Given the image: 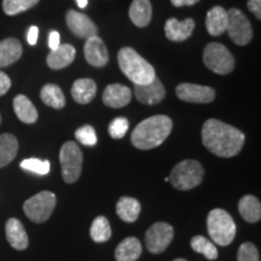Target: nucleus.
Here are the masks:
<instances>
[{
    "label": "nucleus",
    "instance_id": "393cba45",
    "mask_svg": "<svg viewBox=\"0 0 261 261\" xmlns=\"http://www.w3.org/2000/svg\"><path fill=\"white\" fill-rule=\"evenodd\" d=\"M238 211L247 223L254 224L261 219V204L255 196L246 195L238 202Z\"/></svg>",
    "mask_w": 261,
    "mask_h": 261
},
{
    "label": "nucleus",
    "instance_id": "58836bf2",
    "mask_svg": "<svg viewBox=\"0 0 261 261\" xmlns=\"http://www.w3.org/2000/svg\"><path fill=\"white\" fill-rule=\"evenodd\" d=\"M38 35H39V29H38V27H35V25H33V27L29 28L28 34H27L28 44L32 45V46H34V45L37 44V41H38Z\"/></svg>",
    "mask_w": 261,
    "mask_h": 261
},
{
    "label": "nucleus",
    "instance_id": "2eb2a0df",
    "mask_svg": "<svg viewBox=\"0 0 261 261\" xmlns=\"http://www.w3.org/2000/svg\"><path fill=\"white\" fill-rule=\"evenodd\" d=\"M195 29V21L192 18H187L180 22L177 18L167 19L165 24V33L168 40L180 42L191 37Z\"/></svg>",
    "mask_w": 261,
    "mask_h": 261
},
{
    "label": "nucleus",
    "instance_id": "37998d69",
    "mask_svg": "<svg viewBox=\"0 0 261 261\" xmlns=\"http://www.w3.org/2000/svg\"><path fill=\"white\" fill-rule=\"evenodd\" d=\"M0 123H2V115H0Z\"/></svg>",
    "mask_w": 261,
    "mask_h": 261
},
{
    "label": "nucleus",
    "instance_id": "c9c22d12",
    "mask_svg": "<svg viewBox=\"0 0 261 261\" xmlns=\"http://www.w3.org/2000/svg\"><path fill=\"white\" fill-rule=\"evenodd\" d=\"M247 6L257 19H261V0H248Z\"/></svg>",
    "mask_w": 261,
    "mask_h": 261
},
{
    "label": "nucleus",
    "instance_id": "20e7f679",
    "mask_svg": "<svg viewBox=\"0 0 261 261\" xmlns=\"http://www.w3.org/2000/svg\"><path fill=\"white\" fill-rule=\"evenodd\" d=\"M207 228L212 241L221 247L232 243L236 236V224L232 217L221 208H215L208 214Z\"/></svg>",
    "mask_w": 261,
    "mask_h": 261
},
{
    "label": "nucleus",
    "instance_id": "7c9ffc66",
    "mask_svg": "<svg viewBox=\"0 0 261 261\" xmlns=\"http://www.w3.org/2000/svg\"><path fill=\"white\" fill-rule=\"evenodd\" d=\"M39 3V0H3V10L6 15L15 16L27 11Z\"/></svg>",
    "mask_w": 261,
    "mask_h": 261
},
{
    "label": "nucleus",
    "instance_id": "cd10ccee",
    "mask_svg": "<svg viewBox=\"0 0 261 261\" xmlns=\"http://www.w3.org/2000/svg\"><path fill=\"white\" fill-rule=\"evenodd\" d=\"M41 100L47 107L54 109H62L65 106V97L61 87L55 84H46L40 91Z\"/></svg>",
    "mask_w": 261,
    "mask_h": 261
},
{
    "label": "nucleus",
    "instance_id": "f3484780",
    "mask_svg": "<svg viewBox=\"0 0 261 261\" xmlns=\"http://www.w3.org/2000/svg\"><path fill=\"white\" fill-rule=\"evenodd\" d=\"M5 231L6 238H8V242L10 243V246L17 250L27 249L29 244L28 234L25 232V228L21 221L16 219V218H10V219L6 221Z\"/></svg>",
    "mask_w": 261,
    "mask_h": 261
},
{
    "label": "nucleus",
    "instance_id": "4be33fe9",
    "mask_svg": "<svg viewBox=\"0 0 261 261\" xmlns=\"http://www.w3.org/2000/svg\"><path fill=\"white\" fill-rule=\"evenodd\" d=\"M142 205L137 198L122 196L116 203V213L125 223H135L138 219Z\"/></svg>",
    "mask_w": 261,
    "mask_h": 261
},
{
    "label": "nucleus",
    "instance_id": "a878e982",
    "mask_svg": "<svg viewBox=\"0 0 261 261\" xmlns=\"http://www.w3.org/2000/svg\"><path fill=\"white\" fill-rule=\"evenodd\" d=\"M14 110L18 119L22 122L28 123V125L34 123L38 120L37 108L34 107V104L24 94H18V96L15 97Z\"/></svg>",
    "mask_w": 261,
    "mask_h": 261
},
{
    "label": "nucleus",
    "instance_id": "2f4dec72",
    "mask_svg": "<svg viewBox=\"0 0 261 261\" xmlns=\"http://www.w3.org/2000/svg\"><path fill=\"white\" fill-rule=\"evenodd\" d=\"M19 166H21L22 169H25V171L32 173H37L39 175H46L51 169L50 161H47V160H44V161H42V160L39 159L23 160Z\"/></svg>",
    "mask_w": 261,
    "mask_h": 261
},
{
    "label": "nucleus",
    "instance_id": "f8f14e48",
    "mask_svg": "<svg viewBox=\"0 0 261 261\" xmlns=\"http://www.w3.org/2000/svg\"><path fill=\"white\" fill-rule=\"evenodd\" d=\"M68 28L74 35L81 39H89L94 35H98V27L89 16L83 12L69 10L65 16Z\"/></svg>",
    "mask_w": 261,
    "mask_h": 261
},
{
    "label": "nucleus",
    "instance_id": "412c9836",
    "mask_svg": "<svg viewBox=\"0 0 261 261\" xmlns=\"http://www.w3.org/2000/svg\"><path fill=\"white\" fill-rule=\"evenodd\" d=\"M152 8L150 0H133L129 6V18L137 27L144 28L150 23Z\"/></svg>",
    "mask_w": 261,
    "mask_h": 261
},
{
    "label": "nucleus",
    "instance_id": "dca6fc26",
    "mask_svg": "<svg viewBox=\"0 0 261 261\" xmlns=\"http://www.w3.org/2000/svg\"><path fill=\"white\" fill-rule=\"evenodd\" d=\"M132 99L130 90L125 85L121 84H112L108 85L103 93V103L109 108H119L126 107Z\"/></svg>",
    "mask_w": 261,
    "mask_h": 261
},
{
    "label": "nucleus",
    "instance_id": "f03ea898",
    "mask_svg": "<svg viewBox=\"0 0 261 261\" xmlns=\"http://www.w3.org/2000/svg\"><path fill=\"white\" fill-rule=\"evenodd\" d=\"M173 122L166 115H155L143 120L130 135V142L140 150H150L161 145L172 132Z\"/></svg>",
    "mask_w": 261,
    "mask_h": 261
},
{
    "label": "nucleus",
    "instance_id": "79ce46f5",
    "mask_svg": "<svg viewBox=\"0 0 261 261\" xmlns=\"http://www.w3.org/2000/svg\"><path fill=\"white\" fill-rule=\"evenodd\" d=\"M173 261H188V260H185V259H181V257H179V259H175V260H173Z\"/></svg>",
    "mask_w": 261,
    "mask_h": 261
},
{
    "label": "nucleus",
    "instance_id": "a211bd4d",
    "mask_svg": "<svg viewBox=\"0 0 261 261\" xmlns=\"http://www.w3.org/2000/svg\"><path fill=\"white\" fill-rule=\"evenodd\" d=\"M75 55H76V51H75V48L71 45H60L57 48H55V50H52L48 54L46 63L54 70L63 69V68L73 63V61L75 60Z\"/></svg>",
    "mask_w": 261,
    "mask_h": 261
},
{
    "label": "nucleus",
    "instance_id": "ea45409f",
    "mask_svg": "<svg viewBox=\"0 0 261 261\" xmlns=\"http://www.w3.org/2000/svg\"><path fill=\"white\" fill-rule=\"evenodd\" d=\"M200 0H171V3L175 8H181V6H191L197 4Z\"/></svg>",
    "mask_w": 261,
    "mask_h": 261
},
{
    "label": "nucleus",
    "instance_id": "0eeeda50",
    "mask_svg": "<svg viewBox=\"0 0 261 261\" xmlns=\"http://www.w3.org/2000/svg\"><path fill=\"white\" fill-rule=\"evenodd\" d=\"M203 62L208 69L219 75L230 74L236 64L232 54L219 42H210L204 47Z\"/></svg>",
    "mask_w": 261,
    "mask_h": 261
},
{
    "label": "nucleus",
    "instance_id": "f704fd0d",
    "mask_svg": "<svg viewBox=\"0 0 261 261\" xmlns=\"http://www.w3.org/2000/svg\"><path fill=\"white\" fill-rule=\"evenodd\" d=\"M237 261H260V255L253 243L246 242L238 248Z\"/></svg>",
    "mask_w": 261,
    "mask_h": 261
},
{
    "label": "nucleus",
    "instance_id": "473e14b6",
    "mask_svg": "<svg viewBox=\"0 0 261 261\" xmlns=\"http://www.w3.org/2000/svg\"><path fill=\"white\" fill-rule=\"evenodd\" d=\"M75 137H76V139L79 140L81 144L86 146H93L96 145L98 142L96 130H94L93 127L90 125L77 128L76 132H75Z\"/></svg>",
    "mask_w": 261,
    "mask_h": 261
},
{
    "label": "nucleus",
    "instance_id": "423d86ee",
    "mask_svg": "<svg viewBox=\"0 0 261 261\" xmlns=\"http://www.w3.org/2000/svg\"><path fill=\"white\" fill-rule=\"evenodd\" d=\"M56 195L51 191H41L28 198L23 204L24 214L33 223H45L56 208Z\"/></svg>",
    "mask_w": 261,
    "mask_h": 261
},
{
    "label": "nucleus",
    "instance_id": "9d476101",
    "mask_svg": "<svg viewBox=\"0 0 261 261\" xmlns=\"http://www.w3.org/2000/svg\"><path fill=\"white\" fill-rule=\"evenodd\" d=\"M174 237V230L168 223L152 224L145 233V246L152 254H161L169 247Z\"/></svg>",
    "mask_w": 261,
    "mask_h": 261
},
{
    "label": "nucleus",
    "instance_id": "6ab92c4d",
    "mask_svg": "<svg viewBox=\"0 0 261 261\" xmlns=\"http://www.w3.org/2000/svg\"><path fill=\"white\" fill-rule=\"evenodd\" d=\"M227 27V11L221 6H214L207 12L205 17V28L213 37L221 35L226 32Z\"/></svg>",
    "mask_w": 261,
    "mask_h": 261
},
{
    "label": "nucleus",
    "instance_id": "b1692460",
    "mask_svg": "<svg viewBox=\"0 0 261 261\" xmlns=\"http://www.w3.org/2000/svg\"><path fill=\"white\" fill-rule=\"evenodd\" d=\"M97 85L92 79H79L73 84L71 96L79 104H89L96 97Z\"/></svg>",
    "mask_w": 261,
    "mask_h": 261
},
{
    "label": "nucleus",
    "instance_id": "ddd939ff",
    "mask_svg": "<svg viewBox=\"0 0 261 261\" xmlns=\"http://www.w3.org/2000/svg\"><path fill=\"white\" fill-rule=\"evenodd\" d=\"M135 94L138 102L145 106H155L161 103L166 97V90L161 81L158 77L150 84L136 85Z\"/></svg>",
    "mask_w": 261,
    "mask_h": 261
},
{
    "label": "nucleus",
    "instance_id": "5701e85b",
    "mask_svg": "<svg viewBox=\"0 0 261 261\" xmlns=\"http://www.w3.org/2000/svg\"><path fill=\"white\" fill-rule=\"evenodd\" d=\"M142 255V244L136 237H127L115 249L116 261H137Z\"/></svg>",
    "mask_w": 261,
    "mask_h": 261
},
{
    "label": "nucleus",
    "instance_id": "72a5a7b5",
    "mask_svg": "<svg viewBox=\"0 0 261 261\" xmlns=\"http://www.w3.org/2000/svg\"><path fill=\"white\" fill-rule=\"evenodd\" d=\"M129 122L126 117H116L109 125V135L114 139H121L128 130Z\"/></svg>",
    "mask_w": 261,
    "mask_h": 261
},
{
    "label": "nucleus",
    "instance_id": "6e6552de",
    "mask_svg": "<svg viewBox=\"0 0 261 261\" xmlns=\"http://www.w3.org/2000/svg\"><path fill=\"white\" fill-rule=\"evenodd\" d=\"M84 156L79 145L74 142H67L62 145L60 162L62 166V177L68 184H73L80 178L83 171Z\"/></svg>",
    "mask_w": 261,
    "mask_h": 261
},
{
    "label": "nucleus",
    "instance_id": "aec40b11",
    "mask_svg": "<svg viewBox=\"0 0 261 261\" xmlns=\"http://www.w3.org/2000/svg\"><path fill=\"white\" fill-rule=\"evenodd\" d=\"M22 45L15 38H8L0 41V68L9 67L22 56Z\"/></svg>",
    "mask_w": 261,
    "mask_h": 261
},
{
    "label": "nucleus",
    "instance_id": "bb28decb",
    "mask_svg": "<svg viewBox=\"0 0 261 261\" xmlns=\"http://www.w3.org/2000/svg\"><path fill=\"white\" fill-rule=\"evenodd\" d=\"M18 151V140L14 135L4 133L0 136V168L8 166L16 158Z\"/></svg>",
    "mask_w": 261,
    "mask_h": 261
},
{
    "label": "nucleus",
    "instance_id": "4468645a",
    "mask_svg": "<svg viewBox=\"0 0 261 261\" xmlns=\"http://www.w3.org/2000/svg\"><path fill=\"white\" fill-rule=\"evenodd\" d=\"M84 52L87 63L92 67H104L109 62V54L106 44L98 35L86 39Z\"/></svg>",
    "mask_w": 261,
    "mask_h": 261
},
{
    "label": "nucleus",
    "instance_id": "7ed1b4c3",
    "mask_svg": "<svg viewBox=\"0 0 261 261\" xmlns=\"http://www.w3.org/2000/svg\"><path fill=\"white\" fill-rule=\"evenodd\" d=\"M117 61L122 73L135 85L150 84L156 77L154 67L133 48H121Z\"/></svg>",
    "mask_w": 261,
    "mask_h": 261
},
{
    "label": "nucleus",
    "instance_id": "f257e3e1",
    "mask_svg": "<svg viewBox=\"0 0 261 261\" xmlns=\"http://www.w3.org/2000/svg\"><path fill=\"white\" fill-rule=\"evenodd\" d=\"M246 137L236 127L220 120L210 119L202 127V142L212 154L219 158H233L242 150Z\"/></svg>",
    "mask_w": 261,
    "mask_h": 261
},
{
    "label": "nucleus",
    "instance_id": "1a4fd4ad",
    "mask_svg": "<svg viewBox=\"0 0 261 261\" xmlns=\"http://www.w3.org/2000/svg\"><path fill=\"white\" fill-rule=\"evenodd\" d=\"M226 31L231 40L236 45L244 46L253 39V28L249 19L238 9H230L227 11Z\"/></svg>",
    "mask_w": 261,
    "mask_h": 261
},
{
    "label": "nucleus",
    "instance_id": "9b49d317",
    "mask_svg": "<svg viewBox=\"0 0 261 261\" xmlns=\"http://www.w3.org/2000/svg\"><path fill=\"white\" fill-rule=\"evenodd\" d=\"M175 93L179 99L188 103L207 104L215 99V90L210 86L182 83L175 89Z\"/></svg>",
    "mask_w": 261,
    "mask_h": 261
},
{
    "label": "nucleus",
    "instance_id": "c85d7f7f",
    "mask_svg": "<svg viewBox=\"0 0 261 261\" xmlns=\"http://www.w3.org/2000/svg\"><path fill=\"white\" fill-rule=\"evenodd\" d=\"M90 236L96 243H104L112 238V227L109 220L103 215H99L92 221L90 228Z\"/></svg>",
    "mask_w": 261,
    "mask_h": 261
},
{
    "label": "nucleus",
    "instance_id": "a19ab883",
    "mask_svg": "<svg viewBox=\"0 0 261 261\" xmlns=\"http://www.w3.org/2000/svg\"><path fill=\"white\" fill-rule=\"evenodd\" d=\"M76 3H77V5H79V8H81V9L86 8L87 6V0H76Z\"/></svg>",
    "mask_w": 261,
    "mask_h": 261
},
{
    "label": "nucleus",
    "instance_id": "39448f33",
    "mask_svg": "<svg viewBox=\"0 0 261 261\" xmlns=\"http://www.w3.org/2000/svg\"><path fill=\"white\" fill-rule=\"evenodd\" d=\"M204 178V169L198 161L184 160L172 169L169 180L177 190H191L201 184Z\"/></svg>",
    "mask_w": 261,
    "mask_h": 261
},
{
    "label": "nucleus",
    "instance_id": "e433bc0d",
    "mask_svg": "<svg viewBox=\"0 0 261 261\" xmlns=\"http://www.w3.org/2000/svg\"><path fill=\"white\" fill-rule=\"evenodd\" d=\"M11 87V80L10 77L3 71H0V96H4Z\"/></svg>",
    "mask_w": 261,
    "mask_h": 261
},
{
    "label": "nucleus",
    "instance_id": "4c0bfd02",
    "mask_svg": "<svg viewBox=\"0 0 261 261\" xmlns=\"http://www.w3.org/2000/svg\"><path fill=\"white\" fill-rule=\"evenodd\" d=\"M60 33L56 32V31H52L50 33V35H48V47L52 50H55V48H57L60 46Z\"/></svg>",
    "mask_w": 261,
    "mask_h": 261
},
{
    "label": "nucleus",
    "instance_id": "c756f323",
    "mask_svg": "<svg viewBox=\"0 0 261 261\" xmlns=\"http://www.w3.org/2000/svg\"><path fill=\"white\" fill-rule=\"evenodd\" d=\"M191 248L196 253L203 254L208 260L218 259V255H219L215 244L213 242H211V241H208V238H205L203 236L192 237Z\"/></svg>",
    "mask_w": 261,
    "mask_h": 261
}]
</instances>
